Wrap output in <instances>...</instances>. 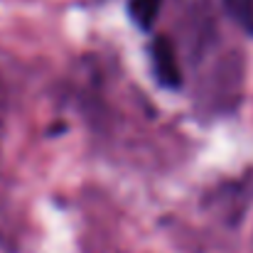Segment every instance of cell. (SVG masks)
I'll return each mask as SVG.
<instances>
[{"instance_id":"7a4b0ae2","label":"cell","mask_w":253,"mask_h":253,"mask_svg":"<svg viewBox=\"0 0 253 253\" xmlns=\"http://www.w3.org/2000/svg\"><path fill=\"white\" fill-rule=\"evenodd\" d=\"M160 5L163 0H130L128 2V12L133 17V22L143 30H150L158 12H160Z\"/></svg>"},{"instance_id":"6da1fadb","label":"cell","mask_w":253,"mask_h":253,"mask_svg":"<svg viewBox=\"0 0 253 253\" xmlns=\"http://www.w3.org/2000/svg\"><path fill=\"white\" fill-rule=\"evenodd\" d=\"M153 67H155V74L160 79V84L169 86V88H177L182 84V74H179V64H177V54H174V47L168 37H158L153 42Z\"/></svg>"},{"instance_id":"3957f363","label":"cell","mask_w":253,"mask_h":253,"mask_svg":"<svg viewBox=\"0 0 253 253\" xmlns=\"http://www.w3.org/2000/svg\"><path fill=\"white\" fill-rule=\"evenodd\" d=\"M229 15L249 32L253 35V0H224Z\"/></svg>"}]
</instances>
